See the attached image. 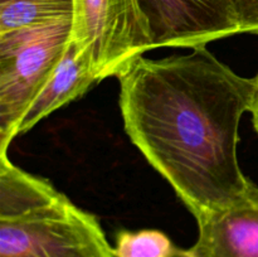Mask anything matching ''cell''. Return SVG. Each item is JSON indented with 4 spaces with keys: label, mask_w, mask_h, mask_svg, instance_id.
<instances>
[{
    "label": "cell",
    "mask_w": 258,
    "mask_h": 257,
    "mask_svg": "<svg viewBox=\"0 0 258 257\" xmlns=\"http://www.w3.org/2000/svg\"><path fill=\"white\" fill-rule=\"evenodd\" d=\"M118 81L128 138L196 219L256 190L237 158L254 78L238 76L202 45L163 59L140 57Z\"/></svg>",
    "instance_id": "cell-1"
},
{
    "label": "cell",
    "mask_w": 258,
    "mask_h": 257,
    "mask_svg": "<svg viewBox=\"0 0 258 257\" xmlns=\"http://www.w3.org/2000/svg\"><path fill=\"white\" fill-rule=\"evenodd\" d=\"M73 18L0 33V151L72 40Z\"/></svg>",
    "instance_id": "cell-2"
},
{
    "label": "cell",
    "mask_w": 258,
    "mask_h": 257,
    "mask_svg": "<svg viewBox=\"0 0 258 257\" xmlns=\"http://www.w3.org/2000/svg\"><path fill=\"white\" fill-rule=\"evenodd\" d=\"M0 257H115L92 214L67 197L30 216L0 221Z\"/></svg>",
    "instance_id": "cell-3"
},
{
    "label": "cell",
    "mask_w": 258,
    "mask_h": 257,
    "mask_svg": "<svg viewBox=\"0 0 258 257\" xmlns=\"http://www.w3.org/2000/svg\"><path fill=\"white\" fill-rule=\"evenodd\" d=\"M72 39L90 54L100 81L118 77L153 49L138 0H75Z\"/></svg>",
    "instance_id": "cell-4"
},
{
    "label": "cell",
    "mask_w": 258,
    "mask_h": 257,
    "mask_svg": "<svg viewBox=\"0 0 258 257\" xmlns=\"http://www.w3.org/2000/svg\"><path fill=\"white\" fill-rule=\"evenodd\" d=\"M153 49L197 48L239 33L234 0H138Z\"/></svg>",
    "instance_id": "cell-5"
},
{
    "label": "cell",
    "mask_w": 258,
    "mask_h": 257,
    "mask_svg": "<svg viewBox=\"0 0 258 257\" xmlns=\"http://www.w3.org/2000/svg\"><path fill=\"white\" fill-rule=\"evenodd\" d=\"M198 239L184 257H258V186L247 198L197 219Z\"/></svg>",
    "instance_id": "cell-6"
},
{
    "label": "cell",
    "mask_w": 258,
    "mask_h": 257,
    "mask_svg": "<svg viewBox=\"0 0 258 257\" xmlns=\"http://www.w3.org/2000/svg\"><path fill=\"white\" fill-rule=\"evenodd\" d=\"M96 82L100 80L90 54L72 39L54 72L20 120L17 135L29 131L45 116L82 96Z\"/></svg>",
    "instance_id": "cell-7"
},
{
    "label": "cell",
    "mask_w": 258,
    "mask_h": 257,
    "mask_svg": "<svg viewBox=\"0 0 258 257\" xmlns=\"http://www.w3.org/2000/svg\"><path fill=\"white\" fill-rule=\"evenodd\" d=\"M66 196L52 184L17 168L0 151V221L30 216L54 206Z\"/></svg>",
    "instance_id": "cell-8"
},
{
    "label": "cell",
    "mask_w": 258,
    "mask_h": 257,
    "mask_svg": "<svg viewBox=\"0 0 258 257\" xmlns=\"http://www.w3.org/2000/svg\"><path fill=\"white\" fill-rule=\"evenodd\" d=\"M75 0H0V33L73 18Z\"/></svg>",
    "instance_id": "cell-9"
},
{
    "label": "cell",
    "mask_w": 258,
    "mask_h": 257,
    "mask_svg": "<svg viewBox=\"0 0 258 257\" xmlns=\"http://www.w3.org/2000/svg\"><path fill=\"white\" fill-rule=\"evenodd\" d=\"M113 254L115 257H184V249L176 247L164 232L141 229L118 232Z\"/></svg>",
    "instance_id": "cell-10"
},
{
    "label": "cell",
    "mask_w": 258,
    "mask_h": 257,
    "mask_svg": "<svg viewBox=\"0 0 258 257\" xmlns=\"http://www.w3.org/2000/svg\"><path fill=\"white\" fill-rule=\"evenodd\" d=\"M239 33L258 34V0H234Z\"/></svg>",
    "instance_id": "cell-11"
},
{
    "label": "cell",
    "mask_w": 258,
    "mask_h": 257,
    "mask_svg": "<svg viewBox=\"0 0 258 257\" xmlns=\"http://www.w3.org/2000/svg\"><path fill=\"white\" fill-rule=\"evenodd\" d=\"M254 80H256V87H254L253 102H252V107L249 112H252V117H253V126L258 134V75L254 77Z\"/></svg>",
    "instance_id": "cell-12"
}]
</instances>
